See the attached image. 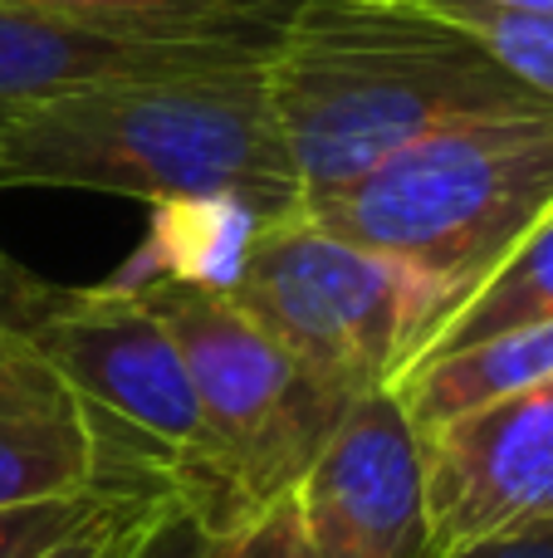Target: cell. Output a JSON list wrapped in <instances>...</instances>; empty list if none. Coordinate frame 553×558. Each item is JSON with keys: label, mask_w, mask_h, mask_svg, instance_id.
Masks as SVG:
<instances>
[{"label": "cell", "mask_w": 553, "mask_h": 558, "mask_svg": "<svg viewBox=\"0 0 553 558\" xmlns=\"http://www.w3.org/2000/svg\"><path fill=\"white\" fill-rule=\"evenodd\" d=\"M201 558H314V549L299 530L294 500L284 495V500L265 505V510L216 524Z\"/></svg>", "instance_id": "2e32d148"}, {"label": "cell", "mask_w": 553, "mask_h": 558, "mask_svg": "<svg viewBox=\"0 0 553 558\" xmlns=\"http://www.w3.org/2000/svg\"><path fill=\"white\" fill-rule=\"evenodd\" d=\"M225 294L348 402L397 387L466 299L314 216L250 231Z\"/></svg>", "instance_id": "277c9868"}, {"label": "cell", "mask_w": 553, "mask_h": 558, "mask_svg": "<svg viewBox=\"0 0 553 558\" xmlns=\"http://www.w3.org/2000/svg\"><path fill=\"white\" fill-rule=\"evenodd\" d=\"M495 5H515V10H549V15H553V0H495Z\"/></svg>", "instance_id": "44dd1931"}, {"label": "cell", "mask_w": 553, "mask_h": 558, "mask_svg": "<svg viewBox=\"0 0 553 558\" xmlns=\"http://www.w3.org/2000/svg\"><path fill=\"white\" fill-rule=\"evenodd\" d=\"M544 377H553V318L480 338V343L456 348V353L427 357L397 383V397L407 407L411 426L427 436L437 426L456 422V416L476 412V407L495 402V397L544 383Z\"/></svg>", "instance_id": "8fae6325"}, {"label": "cell", "mask_w": 553, "mask_h": 558, "mask_svg": "<svg viewBox=\"0 0 553 558\" xmlns=\"http://www.w3.org/2000/svg\"><path fill=\"white\" fill-rule=\"evenodd\" d=\"M368 5H417V0H368Z\"/></svg>", "instance_id": "7402d4cb"}, {"label": "cell", "mask_w": 553, "mask_h": 558, "mask_svg": "<svg viewBox=\"0 0 553 558\" xmlns=\"http://www.w3.org/2000/svg\"><path fill=\"white\" fill-rule=\"evenodd\" d=\"M20 10H64L98 20H176V25H216L245 35L280 39L299 0H0Z\"/></svg>", "instance_id": "5bb4252c"}, {"label": "cell", "mask_w": 553, "mask_h": 558, "mask_svg": "<svg viewBox=\"0 0 553 558\" xmlns=\"http://www.w3.org/2000/svg\"><path fill=\"white\" fill-rule=\"evenodd\" d=\"M29 343L84 397L118 485L186 490L221 524L216 456L176 338L123 275L94 289H54L25 324Z\"/></svg>", "instance_id": "8992f818"}, {"label": "cell", "mask_w": 553, "mask_h": 558, "mask_svg": "<svg viewBox=\"0 0 553 558\" xmlns=\"http://www.w3.org/2000/svg\"><path fill=\"white\" fill-rule=\"evenodd\" d=\"M431 558L553 524V377L421 436Z\"/></svg>", "instance_id": "ba28073f"}, {"label": "cell", "mask_w": 553, "mask_h": 558, "mask_svg": "<svg viewBox=\"0 0 553 558\" xmlns=\"http://www.w3.org/2000/svg\"><path fill=\"white\" fill-rule=\"evenodd\" d=\"M211 539V520L186 490H157L137 514L123 558H201Z\"/></svg>", "instance_id": "9a60e30c"}, {"label": "cell", "mask_w": 553, "mask_h": 558, "mask_svg": "<svg viewBox=\"0 0 553 558\" xmlns=\"http://www.w3.org/2000/svg\"><path fill=\"white\" fill-rule=\"evenodd\" d=\"M456 558H553V524H539V530H519V534H505V539L476 544V549H466Z\"/></svg>", "instance_id": "ffe728a7"}, {"label": "cell", "mask_w": 553, "mask_h": 558, "mask_svg": "<svg viewBox=\"0 0 553 558\" xmlns=\"http://www.w3.org/2000/svg\"><path fill=\"white\" fill-rule=\"evenodd\" d=\"M118 485L84 397L29 343L25 328L0 338V510L84 500Z\"/></svg>", "instance_id": "30bf717a"}, {"label": "cell", "mask_w": 553, "mask_h": 558, "mask_svg": "<svg viewBox=\"0 0 553 558\" xmlns=\"http://www.w3.org/2000/svg\"><path fill=\"white\" fill-rule=\"evenodd\" d=\"M274 39L176 20H98L0 5V128L15 113L108 78L270 59Z\"/></svg>", "instance_id": "9c48e42d"}, {"label": "cell", "mask_w": 553, "mask_h": 558, "mask_svg": "<svg viewBox=\"0 0 553 558\" xmlns=\"http://www.w3.org/2000/svg\"><path fill=\"white\" fill-rule=\"evenodd\" d=\"M437 20L470 35L509 78L553 104V15L549 10H515L495 0H417Z\"/></svg>", "instance_id": "4fadbf2b"}, {"label": "cell", "mask_w": 553, "mask_h": 558, "mask_svg": "<svg viewBox=\"0 0 553 558\" xmlns=\"http://www.w3.org/2000/svg\"><path fill=\"white\" fill-rule=\"evenodd\" d=\"M290 500L314 558H431L427 451L397 387L343 412Z\"/></svg>", "instance_id": "52a82bcc"}, {"label": "cell", "mask_w": 553, "mask_h": 558, "mask_svg": "<svg viewBox=\"0 0 553 558\" xmlns=\"http://www.w3.org/2000/svg\"><path fill=\"white\" fill-rule=\"evenodd\" d=\"M553 211V108L456 118L339 192L314 221L460 299Z\"/></svg>", "instance_id": "3957f363"}, {"label": "cell", "mask_w": 553, "mask_h": 558, "mask_svg": "<svg viewBox=\"0 0 553 558\" xmlns=\"http://www.w3.org/2000/svg\"><path fill=\"white\" fill-rule=\"evenodd\" d=\"M157 490H133V495H118L108 510H98L84 530H74L69 539H59L49 554L39 558H123L127 554V539H133V524L137 514L147 510Z\"/></svg>", "instance_id": "ac0fdd59"}, {"label": "cell", "mask_w": 553, "mask_h": 558, "mask_svg": "<svg viewBox=\"0 0 553 558\" xmlns=\"http://www.w3.org/2000/svg\"><path fill=\"white\" fill-rule=\"evenodd\" d=\"M74 186L167 211L299 216V182L270 108L265 59L108 78L0 128V192Z\"/></svg>", "instance_id": "6da1fadb"}, {"label": "cell", "mask_w": 553, "mask_h": 558, "mask_svg": "<svg viewBox=\"0 0 553 558\" xmlns=\"http://www.w3.org/2000/svg\"><path fill=\"white\" fill-rule=\"evenodd\" d=\"M265 84L304 216L456 118L553 108L431 10L368 0H299Z\"/></svg>", "instance_id": "7a4b0ae2"}, {"label": "cell", "mask_w": 553, "mask_h": 558, "mask_svg": "<svg viewBox=\"0 0 553 558\" xmlns=\"http://www.w3.org/2000/svg\"><path fill=\"white\" fill-rule=\"evenodd\" d=\"M133 490H98L84 500H59V505H29V510H0V558H39L74 530H84L98 510Z\"/></svg>", "instance_id": "e0dca14e"}, {"label": "cell", "mask_w": 553, "mask_h": 558, "mask_svg": "<svg viewBox=\"0 0 553 558\" xmlns=\"http://www.w3.org/2000/svg\"><path fill=\"white\" fill-rule=\"evenodd\" d=\"M549 318H553V211L495 265V270L480 279L476 294L431 338L421 363L441 357V353H456V348H470V343H480V338L509 333V328L549 324Z\"/></svg>", "instance_id": "7c38bea8"}, {"label": "cell", "mask_w": 553, "mask_h": 558, "mask_svg": "<svg viewBox=\"0 0 553 558\" xmlns=\"http://www.w3.org/2000/svg\"><path fill=\"white\" fill-rule=\"evenodd\" d=\"M54 294V284H45L39 275H29L15 255L0 251V338L25 328L29 318L45 308V299Z\"/></svg>", "instance_id": "d6986e66"}, {"label": "cell", "mask_w": 553, "mask_h": 558, "mask_svg": "<svg viewBox=\"0 0 553 558\" xmlns=\"http://www.w3.org/2000/svg\"><path fill=\"white\" fill-rule=\"evenodd\" d=\"M137 289L176 338L192 377L216 456L221 524L284 500L353 402L314 377L221 284L157 270Z\"/></svg>", "instance_id": "5b68a950"}]
</instances>
